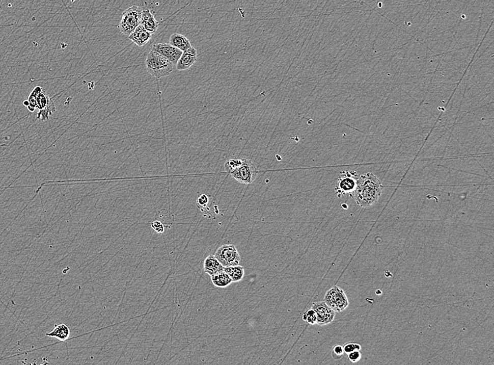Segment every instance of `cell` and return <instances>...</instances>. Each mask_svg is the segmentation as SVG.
Returning <instances> with one entry per match:
<instances>
[{
	"label": "cell",
	"mask_w": 494,
	"mask_h": 365,
	"mask_svg": "<svg viewBox=\"0 0 494 365\" xmlns=\"http://www.w3.org/2000/svg\"><path fill=\"white\" fill-rule=\"evenodd\" d=\"M70 330L69 327L66 324L55 325L54 329L49 333H46V336L54 337L61 342H66L69 338Z\"/></svg>",
	"instance_id": "obj_15"
},
{
	"label": "cell",
	"mask_w": 494,
	"mask_h": 365,
	"mask_svg": "<svg viewBox=\"0 0 494 365\" xmlns=\"http://www.w3.org/2000/svg\"><path fill=\"white\" fill-rule=\"evenodd\" d=\"M143 11L144 9L138 6H132L124 11L119 25V29L122 34L131 35L140 25Z\"/></svg>",
	"instance_id": "obj_3"
},
{
	"label": "cell",
	"mask_w": 494,
	"mask_h": 365,
	"mask_svg": "<svg viewBox=\"0 0 494 365\" xmlns=\"http://www.w3.org/2000/svg\"><path fill=\"white\" fill-rule=\"evenodd\" d=\"M198 54L196 48L191 46L188 49L183 51L181 57L176 63L178 70H186L192 67L198 61Z\"/></svg>",
	"instance_id": "obj_10"
},
{
	"label": "cell",
	"mask_w": 494,
	"mask_h": 365,
	"mask_svg": "<svg viewBox=\"0 0 494 365\" xmlns=\"http://www.w3.org/2000/svg\"><path fill=\"white\" fill-rule=\"evenodd\" d=\"M348 357L350 362L355 363L360 361L362 358V354L360 351L351 352L348 354Z\"/></svg>",
	"instance_id": "obj_22"
},
{
	"label": "cell",
	"mask_w": 494,
	"mask_h": 365,
	"mask_svg": "<svg viewBox=\"0 0 494 365\" xmlns=\"http://www.w3.org/2000/svg\"><path fill=\"white\" fill-rule=\"evenodd\" d=\"M311 308L315 311L317 315V325L324 326L328 325L333 322L335 318L336 312L330 308L324 301H319L312 305Z\"/></svg>",
	"instance_id": "obj_8"
},
{
	"label": "cell",
	"mask_w": 494,
	"mask_h": 365,
	"mask_svg": "<svg viewBox=\"0 0 494 365\" xmlns=\"http://www.w3.org/2000/svg\"><path fill=\"white\" fill-rule=\"evenodd\" d=\"M303 320L309 325H315L317 323V315L315 311L311 308L310 310L306 311L303 315Z\"/></svg>",
	"instance_id": "obj_19"
},
{
	"label": "cell",
	"mask_w": 494,
	"mask_h": 365,
	"mask_svg": "<svg viewBox=\"0 0 494 365\" xmlns=\"http://www.w3.org/2000/svg\"><path fill=\"white\" fill-rule=\"evenodd\" d=\"M381 192V184L378 177L368 173L358 177L355 189L350 195L358 205L367 208L378 202Z\"/></svg>",
	"instance_id": "obj_1"
},
{
	"label": "cell",
	"mask_w": 494,
	"mask_h": 365,
	"mask_svg": "<svg viewBox=\"0 0 494 365\" xmlns=\"http://www.w3.org/2000/svg\"><path fill=\"white\" fill-rule=\"evenodd\" d=\"M208 202H209V197L207 195L203 194L198 197V204L199 206L205 207L207 205Z\"/></svg>",
	"instance_id": "obj_24"
},
{
	"label": "cell",
	"mask_w": 494,
	"mask_h": 365,
	"mask_svg": "<svg viewBox=\"0 0 494 365\" xmlns=\"http://www.w3.org/2000/svg\"><path fill=\"white\" fill-rule=\"evenodd\" d=\"M241 163H242V160L239 159H230L227 160L225 163L224 168L226 172L228 174H230L231 171L235 170L237 167H239L241 165Z\"/></svg>",
	"instance_id": "obj_18"
},
{
	"label": "cell",
	"mask_w": 494,
	"mask_h": 365,
	"mask_svg": "<svg viewBox=\"0 0 494 365\" xmlns=\"http://www.w3.org/2000/svg\"><path fill=\"white\" fill-rule=\"evenodd\" d=\"M224 271L228 274L230 278L233 280V282H239L242 280L244 276V268L242 266L237 265L224 267Z\"/></svg>",
	"instance_id": "obj_17"
},
{
	"label": "cell",
	"mask_w": 494,
	"mask_h": 365,
	"mask_svg": "<svg viewBox=\"0 0 494 365\" xmlns=\"http://www.w3.org/2000/svg\"><path fill=\"white\" fill-rule=\"evenodd\" d=\"M361 348L362 346L359 344H356V343H348V344H345L344 346H343L344 353L346 354L350 353L351 352L360 351Z\"/></svg>",
	"instance_id": "obj_20"
},
{
	"label": "cell",
	"mask_w": 494,
	"mask_h": 365,
	"mask_svg": "<svg viewBox=\"0 0 494 365\" xmlns=\"http://www.w3.org/2000/svg\"><path fill=\"white\" fill-rule=\"evenodd\" d=\"M152 228L157 233H163L164 232V226L160 221H155L151 223Z\"/></svg>",
	"instance_id": "obj_23"
},
{
	"label": "cell",
	"mask_w": 494,
	"mask_h": 365,
	"mask_svg": "<svg viewBox=\"0 0 494 365\" xmlns=\"http://www.w3.org/2000/svg\"><path fill=\"white\" fill-rule=\"evenodd\" d=\"M146 66L148 73L157 79L168 76L174 68L170 61L152 50L147 56Z\"/></svg>",
	"instance_id": "obj_2"
},
{
	"label": "cell",
	"mask_w": 494,
	"mask_h": 365,
	"mask_svg": "<svg viewBox=\"0 0 494 365\" xmlns=\"http://www.w3.org/2000/svg\"><path fill=\"white\" fill-rule=\"evenodd\" d=\"M358 177L359 176L355 172H350L349 171L341 172L336 188V191L339 194V196L346 193L351 194L355 189Z\"/></svg>",
	"instance_id": "obj_7"
},
{
	"label": "cell",
	"mask_w": 494,
	"mask_h": 365,
	"mask_svg": "<svg viewBox=\"0 0 494 365\" xmlns=\"http://www.w3.org/2000/svg\"><path fill=\"white\" fill-rule=\"evenodd\" d=\"M229 174L241 184H252L256 179L257 171L250 160L243 159L241 165Z\"/></svg>",
	"instance_id": "obj_5"
},
{
	"label": "cell",
	"mask_w": 494,
	"mask_h": 365,
	"mask_svg": "<svg viewBox=\"0 0 494 365\" xmlns=\"http://www.w3.org/2000/svg\"><path fill=\"white\" fill-rule=\"evenodd\" d=\"M344 350H343V346L341 345H336L333 347V350H332V357L334 359H338L342 357L343 354H344Z\"/></svg>",
	"instance_id": "obj_21"
},
{
	"label": "cell",
	"mask_w": 494,
	"mask_h": 365,
	"mask_svg": "<svg viewBox=\"0 0 494 365\" xmlns=\"http://www.w3.org/2000/svg\"><path fill=\"white\" fill-rule=\"evenodd\" d=\"M141 25L152 34L156 33L159 27V22L154 17L150 9L143 11Z\"/></svg>",
	"instance_id": "obj_12"
},
{
	"label": "cell",
	"mask_w": 494,
	"mask_h": 365,
	"mask_svg": "<svg viewBox=\"0 0 494 365\" xmlns=\"http://www.w3.org/2000/svg\"><path fill=\"white\" fill-rule=\"evenodd\" d=\"M215 258L224 267L239 265L241 257L235 245H225L215 251Z\"/></svg>",
	"instance_id": "obj_6"
},
{
	"label": "cell",
	"mask_w": 494,
	"mask_h": 365,
	"mask_svg": "<svg viewBox=\"0 0 494 365\" xmlns=\"http://www.w3.org/2000/svg\"><path fill=\"white\" fill-rule=\"evenodd\" d=\"M169 44L182 51H185L192 46L190 41L186 37L181 34H178V33H174V34L171 35Z\"/></svg>",
	"instance_id": "obj_14"
},
{
	"label": "cell",
	"mask_w": 494,
	"mask_h": 365,
	"mask_svg": "<svg viewBox=\"0 0 494 365\" xmlns=\"http://www.w3.org/2000/svg\"><path fill=\"white\" fill-rule=\"evenodd\" d=\"M151 50L166 58L174 66H176L180 57H181L182 54H183V51L181 50L174 47L170 44H167V43H159V44H153Z\"/></svg>",
	"instance_id": "obj_9"
},
{
	"label": "cell",
	"mask_w": 494,
	"mask_h": 365,
	"mask_svg": "<svg viewBox=\"0 0 494 365\" xmlns=\"http://www.w3.org/2000/svg\"><path fill=\"white\" fill-rule=\"evenodd\" d=\"M324 301L331 308L338 312H342L349 305L346 294L338 286H334L326 292Z\"/></svg>",
	"instance_id": "obj_4"
},
{
	"label": "cell",
	"mask_w": 494,
	"mask_h": 365,
	"mask_svg": "<svg viewBox=\"0 0 494 365\" xmlns=\"http://www.w3.org/2000/svg\"><path fill=\"white\" fill-rule=\"evenodd\" d=\"M152 34L140 24L135 31L129 35V39L139 46H144L151 40Z\"/></svg>",
	"instance_id": "obj_11"
},
{
	"label": "cell",
	"mask_w": 494,
	"mask_h": 365,
	"mask_svg": "<svg viewBox=\"0 0 494 365\" xmlns=\"http://www.w3.org/2000/svg\"><path fill=\"white\" fill-rule=\"evenodd\" d=\"M211 278L213 285L216 286V288H225L229 286L233 282V280L230 278L229 275L225 271L220 272V273L211 275Z\"/></svg>",
	"instance_id": "obj_16"
},
{
	"label": "cell",
	"mask_w": 494,
	"mask_h": 365,
	"mask_svg": "<svg viewBox=\"0 0 494 365\" xmlns=\"http://www.w3.org/2000/svg\"><path fill=\"white\" fill-rule=\"evenodd\" d=\"M204 271L210 276H211L215 274L224 271V267L215 258L214 255H209L204 260Z\"/></svg>",
	"instance_id": "obj_13"
}]
</instances>
